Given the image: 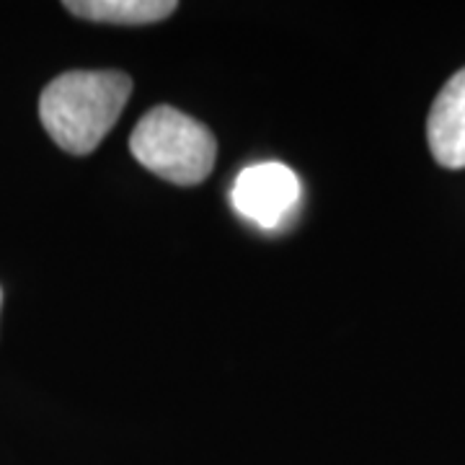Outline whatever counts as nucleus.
<instances>
[{
	"instance_id": "1",
	"label": "nucleus",
	"mask_w": 465,
	"mask_h": 465,
	"mask_svg": "<svg viewBox=\"0 0 465 465\" xmlns=\"http://www.w3.org/2000/svg\"><path fill=\"white\" fill-rule=\"evenodd\" d=\"M133 94L119 70H70L39 96V119L50 137L73 155H88L116 124Z\"/></svg>"
},
{
	"instance_id": "2",
	"label": "nucleus",
	"mask_w": 465,
	"mask_h": 465,
	"mask_svg": "<svg viewBox=\"0 0 465 465\" xmlns=\"http://www.w3.org/2000/svg\"><path fill=\"white\" fill-rule=\"evenodd\" d=\"M130 150L150 173L179 186H194L215 168L217 140L202 122L179 109L155 106L137 122Z\"/></svg>"
},
{
	"instance_id": "3",
	"label": "nucleus",
	"mask_w": 465,
	"mask_h": 465,
	"mask_svg": "<svg viewBox=\"0 0 465 465\" xmlns=\"http://www.w3.org/2000/svg\"><path fill=\"white\" fill-rule=\"evenodd\" d=\"M300 202V179L284 163H256L232 183L235 213L259 228H280Z\"/></svg>"
},
{
	"instance_id": "4",
	"label": "nucleus",
	"mask_w": 465,
	"mask_h": 465,
	"mask_svg": "<svg viewBox=\"0 0 465 465\" xmlns=\"http://www.w3.org/2000/svg\"><path fill=\"white\" fill-rule=\"evenodd\" d=\"M427 143L440 166L465 168V67L437 94L427 119Z\"/></svg>"
},
{
	"instance_id": "5",
	"label": "nucleus",
	"mask_w": 465,
	"mask_h": 465,
	"mask_svg": "<svg viewBox=\"0 0 465 465\" xmlns=\"http://www.w3.org/2000/svg\"><path fill=\"white\" fill-rule=\"evenodd\" d=\"M73 16L119 24V26H143L168 18L179 5L173 0H73L65 3Z\"/></svg>"
}]
</instances>
